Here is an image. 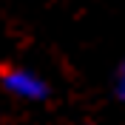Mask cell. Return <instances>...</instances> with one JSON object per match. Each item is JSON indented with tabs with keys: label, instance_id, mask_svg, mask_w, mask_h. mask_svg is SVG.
<instances>
[{
	"label": "cell",
	"instance_id": "1",
	"mask_svg": "<svg viewBox=\"0 0 125 125\" xmlns=\"http://www.w3.org/2000/svg\"><path fill=\"white\" fill-rule=\"evenodd\" d=\"M3 85L6 91H11L14 97H23V100H43L46 97V83L23 68H9L3 74Z\"/></svg>",
	"mask_w": 125,
	"mask_h": 125
},
{
	"label": "cell",
	"instance_id": "2",
	"mask_svg": "<svg viewBox=\"0 0 125 125\" xmlns=\"http://www.w3.org/2000/svg\"><path fill=\"white\" fill-rule=\"evenodd\" d=\"M117 94L125 100V62L119 65V74H117Z\"/></svg>",
	"mask_w": 125,
	"mask_h": 125
}]
</instances>
